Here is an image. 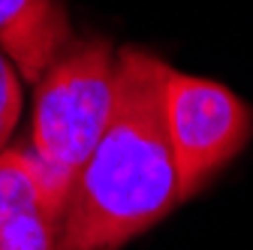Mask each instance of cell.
Listing matches in <instances>:
<instances>
[{"label": "cell", "instance_id": "cell-3", "mask_svg": "<svg viewBox=\"0 0 253 250\" xmlns=\"http://www.w3.org/2000/svg\"><path fill=\"white\" fill-rule=\"evenodd\" d=\"M166 124L181 193L190 199L238 157L253 133V112L226 84L172 70L166 82Z\"/></svg>", "mask_w": 253, "mask_h": 250}, {"label": "cell", "instance_id": "cell-7", "mask_svg": "<svg viewBox=\"0 0 253 250\" xmlns=\"http://www.w3.org/2000/svg\"><path fill=\"white\" fill-rule=\"evenodd\" d=\"M21 115V73L0 48V154L9 148L15 124Z\"/></svg>", "mask_w": 253, "mask_h": 250}, {"label": "cell", "instance_id": "cell-4", "mask_svg": "<svg viewBox=\"0 0 253 250\" xmlns=\"http://www.w3.org/2000/svg\"><path fill=\"white\" fill-rule=\"evenodd\" d=\"M73 40L60 0H0V48L24 82H40L57 51Z\"/></svg>", "mask_w": 253, "mask_h": 250}, {"label": "cell", "instance_id": "cell-5", "mask_svg": "<svg viewBox=\"0 0 253 250\" xmlns=\"http://www.w3.org/2000/svg\"><path fill=\"white\" fill-rule=\"evenodd\" d=\"M40 202H48L63 217L67 199L54 190L51 175L34 154V148H6L0 154V229L15 214Z\"/></svg>", "mask_w": 253, "mask_h": 250}, {"label": "cell", "instance_id": "cell-6", "mask_svg": "<svg viewBox=\"0 0 253 250\" xmlns=\"http://www.w3.org/2000/svg\"><path fill=\"white\" fill-rule=\"evenodd\" d=\"M60 211L48 202L24 208L0 229V250H57Z\"/></svg>", "mask_w": 253, "mask_h": 250}, {"label": "cell", "instance_id": "cell-1", "mask_svg": "<svg viewBox=\"0 0 253 250\" xmlns=\"http://www.w3.org/2000/svg\"><path fill=\"white\" fill-rule=\"evenodd\" d=\"M169 73L145 48L118 51L115 109L73 184L57 250H118L184 202L166 124Z\"/></svg>", "mask_w": 253, "mask_h": 250}, {"label": "cell", "instance_id": "cell-2", "mask_svg": "<svg viewBox=\"0 0 253 250\" xmlns=\"http://www.w3.org/2000/svg\"><path fill=\"white\" fill-rule=\"evenodd\" d=\"M118 54L103 37H73L37 82L30 148L70 199L73 184L103 139L115 109Z\"/></svg>", "mask_w": 253, "mask_h": 250}]
</instances>
